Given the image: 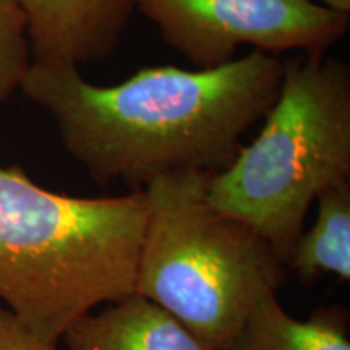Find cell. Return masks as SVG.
<instances>
[{
  "label": "cell",
  "mask_w": 350,
  "mask_h": 350,
  "mask_svg": "<svg viewBox=\"0 0 350 350\" xmlns=\"http://www.w3.org/2000/svg\"><path fill=\"white\" fill-rule=\"evenodd\" d=\"M282 70L278 55L252 51L219 67H146L99 86L77 65L33 60L20 91L51 113L65 150L96 182L143 190L163 175L224 169L273 106Z\"/></svg>",
  "instance_id": "6da1fadb"
},
{
  "label": "cell",
  "mask_w": 350,
  "mask_h": 350,
  "mask_svg": "<svg viewBox=\"0 0 350 350\" xmlns=\"http://www.w3.org/2000/svg\"><path fill=\"white\" fill-rule=\"evenodd\" d=\"M146 217L144 190L80 198L0 167V301L59 344L81 317L133 294Z\"/></svg>",
  "instance_id": "7a4b0ae2"
},
{
  "label": "cell",
  "mask_w": 350,
  "mask_h": 350,
  "mask_svg": "<svg viewBox=\"0 0 350 350\" xmlns=\"http://www.w3.org/2000/svg\"><path fill=\"white\" fill-rule=\"evenodd\" d=\"M258 137L208 182L214 209L242 221L287 266L318 196L350 177V68L300 54L284 62Z\"/></svg>",
  "instance_id": "3957f363"
},
{
  "label": "cell",
  "mask_w": 350,
  "mask_h": 350,
  "mask_svg": "<svg viewBox=\"0 0 350 350\" xmlns=\"http://www.w3.org/2000/svg\"><path fill=\"white\" fill-rule=\"evenodd\" d=\"M209 172L157 177L143 188L148 217L133 294L182 323L209 350H224L266 294L287 279L273 247L209 204Z\"/></svg>",
  "instance_id": "277c9868"
},
{
  "label": "cell",
  "mask_w": 350,
  "mask_h": 350,
  "mask_svg": "<svg viewBox=\"0 0 350 350\" xmlns=\"http://www.w3.org/2000/svg\"><path fill=\"white\" fill-rule=\"evenodd\" d=\"M172 49L213 68L230 62L240 46L278 55H325L347 33L350 13L314 0H133Z\"/></svg>",
  "instance_id": "5b68a950"
},
{
  "label": "cell",
  "mask_w": 350,
  "mask_h": 350,
  "mask_svg": "<svg viewBox=\"0 0 350 350\" xmlns=\"http://www.w3.org/2000/svg\"><path fill=\"white\" fill-rule=\"evenodd\" d=\"M34 62L80 65L119 44L133 0H18Z\"/></svg>",
  "instance_id": "8992f818"
},
{
  "label": "cell",
  "mask_w": 350,
  "mask_h": 350,
  "mask_svg": "<svg viewBox=\"0 0 350 350\" xmlns=\"http://www.w3.org/2000/svg\"><path fill=\"white\" fill-rule=\"evenodd\" d=\"M62 340L68 350H209L172 314L137 294L81 317Z\"/></svg>",
  "instance_id": "52a82bcc"
},
{
  "label": "cell",
  "mask_w": 350,
  "mask_h": 350,
  "mask_svg": "<svg viewBox=\"0 0 350 350\" xmlns=\"http://www.w3.org/2000/svg\"><path fill=\"white\" fill-rule=\"evenodd\" d=\"M224 350H350L349 312L327 306L297 319L271 292L256 301Z\"/></svg>",
  "instance_id": "ba28073f"
},
{
  "label": "cell",
  "mask_w": 350,
  "mask_h": 350,
  "mask_svg": "<svg viewBox=\"0 0 350 350\" xmlns=\"http://www.w3.org/2000/svg\"><path fill=\"white\" fill-rule=\"evenodd\" d=\"M317 221L297 239L287 269L304 284L319 275L350 279V182L327 188L318 196Z\"/></svg>",
  "instance_id": "9c48e42d"
},
{
  "label": "cell",
  "mask_w": 350,
  "mask_h": 350,
  "mask_svg": "<svg viewBox=\"0 0 350 350\" xmlns=\"http://www.w3.org/2000/svg\"><path fill=\"white\" fill-rule=\"evenodd\" d=\"M31 62L28 29L18 0H0V103L21 90Z\"/></svg>",
  "instance_id": "30bf717a"
},
{
  "label": "cell",
  "mask_w": 350,
  "mask_h": 350,
  "mask_svg": "<svg viewBox=\"0 0 350 350\" xmlns=\"http://www.w3.org/2000/svg\"><path fill=\"white\" fill-rule=\"evenodd\" d=\"M0 350H60L46 340L0 301Z\"/></svg>",
  "instance_id": "8fae6325"
},
{
  "label": "cell",
  "mask_w": 350,
  "mask_h": 350,
  "mask_svg": "<svg viewBox=\"0 0 350 350\" xmlns=\"http://www.w3.org/2000/svg\"><path fill=\"white\" fill-rule=\"evenodd\" d=\"M319 5L331 8V10L350 13V0H314Z\"/></svg>",
  "instance_id": "7c38bea8"
}]
</instances>
